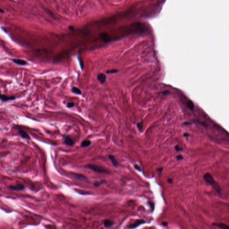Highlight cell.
<instances>
[{
    "mask_svg": "<svg viewBox=\"0 0 229 229\" xmlns=\"http://www.w3.org/2000/svg\"><path fill=\"white\" fill-rule=\"evenodd\" d=\"M100 37L105 42H108L110 40L109 35L107 33H102L100 34Z\"/></svg>",
    "mask_w": 229,
    "mask_h": 229,
    "instance_id": "5bb4252c",
    "label": "cell"
},
{
    "mask_svg": "<svg viewBox=\"0 0 229 229\" xmlns=\"http://www.w3.org/2000/svg\"><path fill=\"white\" fill-rule=\"evenodd\" d=\"M176 158L178 161H180L183 159V156L181 155H178L176 156Z\"/></svg>",
    "mask_w": 229,
    "mask_h": 229,
    "instance_id": "44dd1931",
    "label": "cell"
},
{
    "mask_svg": "<svg viewBox=\"0 0 229 229\" xmlns=\"http://www.w3.org/2000/svg\"><path fill=\"white\" fill-rule=\"evenodd\" d=\"M103 224L106 228H110L112 227L113 225H114V223L110 220L107 219L104 221Z\"/></svg>",
    "mask_w": 229,
    "mask_h": 229,
    "instance_id": "4fadbf2b",
    "label": "cell"
},
{
    "mask_svg": "<svg viewBox=\"0 0 229 229\" xmlns=\"http://www.w3.org/2000/svg\"><path fill=\"white\" fill-rule=\"evenodd\" d=\"M184 137H188V136H189V134H188V133H184Z\"/></svg>",
    "mask_w": 229,
    "mask_h": 229,
    "instance_id": "83f0119b",
    "label": "cell"
},
{
    "mask_svg": "<svg viewBox=\"0 0 229 229\" xmlns=\"http://www.w3.org/2000/svg\"><path fill=\"white\" fill-rule=\"evenodd\" d=\"M157 170H158V171L159 172L161 173V172H162V170H163V168H162V167L158 168L157 169Z\"/></svg>",
    "mask_w": 229,
    "mask_h": 229,
    "instance_id": "484cf974",
    "label": "cell"
},
{
    "mask_svg": "<svg viewBox=\"0 0 229 229\" xmlns=\"http://www.w3.org/2000/svg\"><path fill=\"white\" fill-rule=\"evenodd\" d=\"M74 105V104L73 103V102H68L67 104V107H68L69 108H71V107H73V106Z\"/></svg>",
    "mask_w": 229,
    "mask_h": 229,
    "instance_id": "7402d4cb",
    "label": "cell"
},
{
    "mask_svg": "<svg viewBox=\"0 0 229 229\" xmlns=\"http://www.w3.org/2000/svg\"><path fill=\"white\" fill-rule=\"evenodd\" d=\"M134 166V168H135L136 170H137V171H141V168H140V167L139 166L137 165H135Z\"/></svg>",
    "mask_w": 229,
    "mask_h": 229,
    "instance_id": "603a6c76",
    "label": "cell"
},
{
    "mask_svg": "<svg viewBox=\"0 0 229 229\" xmlns=\"http://www.w3.org/2000/svg\"><path fill=\"white\" fill-rule=\"evenodd\" d=\"M137 127L140 130L142 129L143 127V124L141 123H140L137 124Z\"/></svg>",
    "mask_w": 229,
    "mask_h": 229,
    "instance_id": "cb8c5ba5",
    "label": "cell"
},
{
    "mask_svg": "<svg viewBox=\"0 0 229 229\" xmlns=\"http://www.w3.org/2000/svg\"><path fill=\"white\" fill-rule=\"evenodd\" d=\"M72 91L73 93L77 94H81V91L80 90V89L78 88H77L76 87H73L72 89Z\"/></svg>",
    "mask_w": 229,
    "mask_h": 229,
    "instance_id": "2e32d148",
    "label": "cell"
},
{
    "mask_svg": "<svg viewBox=\"0 0 229 229\" xmlns=\"http://www.w3.org/2000/svg\"><path fill=\"white\" fill-rule=\"evenodd\" d=\"M203 179L207 183L210 184L218 193L219 194L221 193V188L218 183L214 180V178L211 174L209 173L205 174L203 176Z\"/></svg>",
    "mask_w": 229,
    "mask_h": 229,
    "instance_id": "6da1fadb",
    "label": "cell"
},
{
    "mask_svg": "<svg viewBox=\"0 0 229 229\" xmlns=\"http://www.w3.org/2000/svg\"><path fill=\"white\" fill-rule=\"evenodd\" d=\"M9 188L12 190H23L24 188V186L22 184H17L14 186H10Z\"/></svg>",
    "mask_w": 229,
    "mask_h": 229,
    "instance_id": "9c48e42d",
    "label": "cell"
},
{
    "mask_svg": "<svg viewBox=\"0 0 229 229\" xmlns=\"http://www.w3.org/2000/svg\"><path fill=\"white\" fill-rule=\"evenodd\" d=\"M145 222H146L145 221L143 220H136L133 224H132L128 225V227L129 228H130V229L135 228L136 227H138L139 225L143 224H144Z\"/></svg>",
    "mask_w": 229,
    "mask_h": 229,
    "instance_id": "277c9868",
    "label": "cell"
},
{
    "mask_svg": "<svg viewBox=\"0 0 229 229\" xmlns=\"http://www.w3.org/2000/svg\"><path fill=\"white\" fill-rule=\"evenodd\" d=\"M106 182L105 180H102V181H101L100 182H98V183H95L94 184V185L95 186V187H98V186L101 185V184H102L104 183H105Z\"/></svg>",
    "mask_w": 229,
    "mask_h": 229,
    "instance_id": "ac0fdd59",
    "label": "cell"
},
{
    "mask_svg": "<svg viewBox=\"0 0 229 229\" xmlns=\"http://www.w3.org/2000/svg\"><path fill=\"white\" fill-rule=\"evenodd\" d=\"M16 97L14 96L6 95L5 94H0V100L2 102H6L15 100Z\"/></svg>",
    "mask_w": 229,
    "mask_h": 229,
    "instance_id": "3957f363",
    "label": "cell"
},
{
    "mask_svg": "<svg viewBox=\"0 0 229 229\" xmlns=\"http://www.w3.org/2000/svg\"><path fill=\"white\" fill-rule=\"evenodd\" d=\"M73 176L77 180H79V181L84 182H86V183L89 182L88 180L87 179V177L83 175H82L78 174H73Z\"/></svg>",
    "mask_w": 229,
    "mask_h": 229,
    "instance_id": "8992f818",
    "label": "cell"
},
{
    "mask_svg": "<svg viewBox=\"0 0 229 229\" xmlns=\"http://www.w3.org/2000/svg\"><path fill=\"white\" fill-rule=\"evenodd\" d=\"M91 144V142L89 140H85L83 141L82 142L81 146L82 147H86L90 146Z\"/></svg>",
    "mask_w": 229,
    "mask_h": 229,
    "instance_id": "9a60e30c",
    "label": "cell"
},
{
    "mask_svg": "<svg viewBox=\"0 0 229 229\" xmlns=\"http://www.w3.org/2000/svg\"><path fill=\"white\" fill-rule=\"evenodd\" d=\"M212 225L217 226L218 228L222 229H229V227L227 225L222 223H214Z\"/></svg>",
    "mask_w": 229,
    "mask_h": 229,
    "instance_id": "ba28073f",
    "label": "cell"
},
{
    "mask_svg": "<svg viewBox=\"0 0 229 229\" xmlns=\"http://www.w3.org/2000/svg\"><path fill=\"white\" fill-rule=\"evenodd\" d=\"M19 133L20 135L21 136V137H23V138L27 139V140H30V137L29 135L28 134V133L24 131V130H19Z\"/></svg>",
    "mask_w": 229,
    "mask_h": 229,
    "instance_id": "30bf717a",
    "label": "cell"
},
{
    "mask_svg": "<svg viewBox=\"0 0 229 229\" xmlns=\"http://www.w3.org/2000/svg\"><path fill=\"white\" fill-rule=\"evenodd\" d=\"M13 61L14 63L15 64H17L21 66H24L26 65L27 64V62L26 61L23 60L22 59H13Z\"/></svg>",
    "mask_w": 229,
    "mask_h": 229,
    "instance_id": "52a82bcc",
    "label": "cell"
},
{
    "mask_svg": "<svg viewBox=\"0 0 229 229\" xmlns=\"http://www.w3.org/2000/svg\"><path fill=\"white\" fill-rule=\"evenodd\" d=\"M187 104H188V107H189V109L192 110L194 108V104H193V103L192 101H189L188 102Z\"/></svg>",
    "mask_w": 229,
    "mask_h": 229,
    "instance_id": "e0dca14e",
    "label": "cell"
},
{
    "mask_svg": "<svg viewBox=\"0 0 229 229\" xmlns=\"http://www.w3.org/2000/svg\"><path fill=\"white\" fill-rule=\"evenodd\" d=\"M108 157L109 159L111 160V161H112V162L114 166L117 167L119 165L118 162L117 161V159L114 156L112 155H109Z\"/></svg>",
    "mask_w": 229,
    "mask_h": 229,
    "instance_id": "8fae6325",
    "label": "cell"
},
{
    "mask_svg": "<svg viewBox=\"0 0 229 229\" xmlns=\"http://www.w3.org/2000/svg\"><path fill=\"white\" fill-rule=\"evenodd\" d=\"M85 167L87 168L90 169L96 172L100 173H105V174H109L110 173V171L108 169H106L100 166L96 165L94 164H87L85 166Z\"/></svg>",
    "mask_w": 229,
    "mask_h": 229,
    "instance_id": "7a4b0ae2",
    "label": "cell"
},
{
    "mask_svg": "<svg viewBox=\"0 0 229 229\" xmlns=\"http://www.w3.org/2000/svg\"><path fill=\"white\" fill-rule=\"evenodd\" d=\"M118 70L117 69H113V70H109V71H107V73H116L117 72H118Z\"/></svg>",
    "mask_w": 229,
    "mask_h": 229,
    "instance_id": "ffe728a7",
    "label": "cell"
},
{
    "mask_svg": "<svg viewBox=\"0 0 229 229\" xmlns=\"http://www.w3.org/2000/svg\"><path fill=\"white\" fill-rule=\"evenodd\" d=\"M3 12H4V11L0 8V13H3Z\"/></svg>",
    "mask_w": 229,
    "mask_h": 229,
    "instance_id": "f1b7e54d",
    "label": "cell"
},
{
    "mask_svg": "<svg viewBox=\"0 0 229 229\" xmlns=\"http://www.w3.org/2000/svg\"><path fill=\"white\" fill-rule=\"evenodd\" d=\"M167 182L169 184H172L173 182V179L171 178H169L167 180Z\"/></svg>",
    "mask_w": 229,
    "mask_h": 229,
    "instance_id": "d4e9b609",
    "label": "cell"
},
{
    "mask_svg": "<svg viewBox=\"0 0 229 229\" xmlns=\"http://www.w3.org/2000/svg\"><path fill=\"white\" fill-rule=\"evenodd\" d=\"M64 143L68 146H72L74 144L73 141L71 138L67 136H63Z\"/></svg>",
    "mask_w": 229,
    "mask_h": 229,
    "instance_id": "5b68a950",
    "label": "cell"
},
{
    "mask_svg": "<svg viewBox=\"0 0 229 229\" xmlns=\"http://www.w3.org/2000/svg\"><path fill=\"white\" fill-rule=\"evenodd\" d=\"M162 225H163V226H166L167 225H168V223L166 222H163L162 223Z\"/></svg>",
    "mask_w": 229,
    "mask_h": 229,
    "instance_id": "4316f807",
    "label": "cell"
},
{
    "mask_svg": "<svg viewBox=\"0 0 229 229\" xmlns=\"http://www.w3.org/2000/svg\"><path fill=\"white\" fill-rule=\"evenodd\" d=\"M97 78L98 81L101 83H104L106 82V76L103 73H100L98 75Z\"/></svg>",
    "mask_w": 229,
    "mask_h": 229,
    "instance_id": "7c38bea8",
    "label": "cell"
},
{
    "mask_svg": "<svg viewBox=\"0 0 229 229\" xmlns=\"http://www.w3.org/2000/svg\"><path fill=\"white\" fill-rule=\"evenodd\" d=\"M175 149L177 152H179V151H182L183 150V149L182 148H181L178 145H176L175 147Z\"/></svg>",
    "mask_w": 229,
    "mask_h": 229,
    "instance_id": "d6986e66",
    "label": "cell"
}]
</instances>
